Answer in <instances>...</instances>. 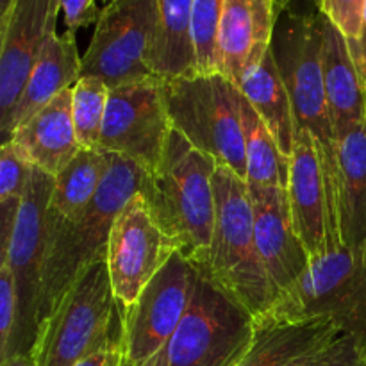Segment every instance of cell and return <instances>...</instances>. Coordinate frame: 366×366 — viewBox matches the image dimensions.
Wrapping results in <instances>:
<instances>
[{
	"label": "cell",
	"mask_w": 366,
	"mask_h": 366,
	"mask_svg": "<svg viewBox=\"0 0 366 366\" xmlns=\"http://www.w3.org/2000/svg\"><path fill=\"white\" fill-rule=\"evenodd\" d=\"M236 86L242 92V95L249 100L250 106L256 109L261 120L264 122L282 154L290 157L293 147H295L299 129H297L295 117H293L288 89H286L285 81L279 74L272 49L256 66L250 68L239 79Z\"/></svg>",
	"instance_id": "obj_22"
},
{
	"label": "cell",
	"mask_w": 366,
	"mask_h": 366,
	"mask_svg": "<svg viewBox=\"0 0 366 366\" xmlns=\"http://www.w3.org/2000/svg\"><path fill=\"white\" fill-rule=\"evenodd\" d=\"M156 38V0L111 2L100 11L81 77L100 79L107 88L159 79L152 70Z\"/></svg>",
	"instance_id": "obj_10"
},
{
	"label": "cell",
	"mask_w": 366,
	"mask_h": 366,
	"mask_svg": "<svg viewBox=\"0 0 366 366\" xmlns=\"http://www.w3.org/2000/svg\"><path fill=\"white\" fill-rule=\"evenodd\" d=\"M109 170V154L100 149H82L54 177L50 213L74 218L86 209L99 193Z\"/></svg>",
	"instance_id": "obj_26"
},
{
	"label": "cell",
	"mask_w": 366,
	"mask_h": 366,
	"mask_svg": "<svg viewBox=\"0 0 366 366\" xmlns=\"http://www.w3.org/2000/svg\"><path fill=\"white\" fill-rule=\"evenodd\" d=\"M61 0H13L0 16V125L9 118L46 38L57 31Z\"/></svg>",
	"instance_id": "obj_15"
},
{
	"label": "cell",
	"mask_w": 366,
	"mask_h": 366,
	"mask_svg": "<svg viewBox=\"0 0 366 366\" xmlns=\"http://www.w3.org/2000/svg\"><path fill=\"white\" fill-rule=\"evenodd\" d=\"M331 320L366 349V252L336 249L311 259L310 268L281 293L256 325Z\"/></svg>",
	"instance_id": "obj_6"
},
{
	"label": "cell",
	"mask_w": 366,
	"mask_h": 366,
	"mask_svg": "<svg viewBox=\"0 0 366 366\" xmlns=\"http://www.w3.org/2000/svg\"><path fill=\"white\" fill-rule=\"evenodd\" d=\"M342 331L331 320L256 325V338L238 366H286L335 342Z\"/></svg>",
	"instance_id": "obj_23"
},
{
	"label": "cell",
	"mask_w": 366,
	"mask_h": 366,
	"mask_svg": "<svg viewBox=\"0 0 366 366\" xmlns=\"http://www.w3.org/2000/svg\"><path fill=\"white\" fill-rule=\"evenodd\" d=\"M109 154V152H107ZM147 172L134 161L109 154V170L93 202L74 218L50 213L46 220L39 327L92 264L106 261L111 227L122 207L143 192Z\"/></svg>",
	"instance_id": "obj_1"
},
{
	"label": "cell",
	"mask_w": 366,
	"mask_h": 366,
	"mask_svg": "<svg viewBox=\"0 0 366 366\" xmlns=\"http://www.w3.org/2000/svg\"><path fill=\"white\" fill-rule=\"evenodd\" d=\"M52 192V175L32 168L13 234L6 249L2 250V263L7 264L13 274L18 295V322L9 347L0 357L2 361L18 354H34L39 335L46 220Z\"/></svg>",
	"instance_id": "obj_9"
},
{
	"label": "cell",
	"mask_w": 366,
	"mask_h": 366,
	"mask_svg": "<svg viewBox=\"0 0 366 366\" xmlns=\"http://www.w3.org/2000/svg\"><path fill=\"white\" fill-rule=\"evenodd\" d=\"M318 366H366V349L352 336L342 335L325 347Z\"/></svg>",
	"instance_id": "obj_32"
},
{
	"label": "cell",
	"mask_w": 366,
	"mask_h": 366,
	"mask_svg": "<svg viewBox=\"0 0 366 366\" xmlns=\"http://www.w3.org/2000/svg\"><path fill=\"white\" fill-rule=\"evenodd\" d=\"M125 360L124 347H113V349L100 350L93 356L86 357L75 366H122Z\"/></svg>",
	"instance_id": "obj_34"
},
{
	"label": "cell",
	"mask_w": 366,
	"mask_h": 366,
	"mask_svg": "<svg viewBox=\"0 0 366 366\" xmlns=\"http://www.w3.org/2000/svg\"><path fill=\"white\" fill-rule=\"evenodd\" d=\"M365 122H366V120H365Z\"/></svg>",
	"instance_id": "obj_42"
},
{
	"label": "cell",
	"mask_w": 366,
	"mask_h": 366,
	"mask_svg": "<svg viewBox=\"0 0 366 366\" xmlns=\"http://www.w3.org/2000/svg\"><path fill=\"white\" fill-rule=\"evenodd\" d=\"M365 6L366 0H320V11L345 36L347 43L360 38Z\"/></svg>",
	"instance_id": "obj_30"
},
{
	"label": "cell",
	"mask_w": 366,
	"mask_h": 366,
	"mask_svg": "<svg viewBox=\"0 0 366 366\" xmlns=\"http://www.w3.org/2000/svg\"><path fill=\"white\" fill-rule=\"evenodd\" d=\"M32 164L20 154L13 142H4L0 149V227H2V250L9 243L20 213L21 200L32 174Z\"/></svg>",
	"instance_id": "obj_27"
},
{
	"label": "cell",
	"mask_w": 366,
	"mask_h": 366,
	"mask_svg": "<svg viewBox=\"0 0 366 366\" xmlns=\"http://www.w3.org/2000/svg\"><path fill=\"white\" fill-rule=\"evenodd\" d=\"M124 347V307L106 261L82 272L39 327L36 366H75L100 350Z\"/></svg>",
	"instance_id": "obj_5"
},
{
	"label": "cell",
	"mask_w": 366,
	"mask_h": 366,
	"mask_svg": "<svg viewBox=\"0 0 366 366\" xmlns=\"http://www.w3.org/2000/svg\"><path fill=\"white\" fill-rule=\"evenodd\" d=\"M122 366H134V365H132L131 361L127 360V356H125V360H124V363H122Z\"/></svg>",
	"instance_id": "obj_40"
},
{
	"label": "cell",
	"mask_w": 366,
	"mask_h": 366,
	"mask_svg": "<svg viewBox=\"0 0 366 366\" xmlns=\"http://www.w3.org/2000/svg\"><path fill=\"white\" fill-rule=\"evenodd\" d=\"M71 99V88L64 89L9 136V142L32 167L52 177L84 149L75 131Z\"/></svg>",
	"instance_id": "obj_18"
},
{
	"label": "cell",
	"mask_w": 366,
	"mask_h": 366,
	"mask_svg": "<svg viewBox=\"0 0 366 366\" xmlns=\"http://www.w3.org/2000/svg\"><path fill=\"white\" fill-rule=\"evenodd\" d=\"M324 88L336 142L366 120V89L345 36L325 18Z\"/></svg>",
	"instance_id": "obj_20"
},
{
	"label": "cell",
	"mask_w": 366,
	"mask_h": 366,
	"mask_svg": "<svg viewBox=\"0 0 366 366\" xmlns=\"http://www.w3.org/2000/svg\"><path fill=\"white\" fill-rule=\"evenodd\" d=\"M254 338L252 315L199 272L181 325L143 366H238Z\"/></svg>",
	"instance_id": "obj_8"
},
{
	"label": "cell",
	"mask_w": 366,
	"mask_h": 366,
	"mask_svg": "<svg viewBox=\"0 0 366 366\" xmlns=\"http://www.w3.org/2000/svg\"><path fill=\"white\" fill-rule=\"evenodd\" d=\"M336 211L342 245L366 252V122L338 142Z\"/></svg>",
	"instance_id": "obj_21"
},
{
	"label": "cell",
	"mask_w": 366,
	"mask_h": 366,
	"mask_svg": "<svg viewBox=\"0 0 366 366\" xmlns=\"http://www.w3.org/2000/svg\"><path fill=\"white\" fill-rule=\"evenodd\" d=\"M217 168L213 157L172 129L159 167L147 174L142 192L157 224L197 270L207 264L213 239Z\"/></svg>",
	"instance_id": "obj_2"
},
{
	"label": "cell",
	"mask_w": 366,
	"mask_h": 366,
	"mask_svg": "<svg viewBox=\"0 0 366 366\" xmlns=\"http://www.w3.org/2000/svg\"><path fill=\"white\" fill-rule=\"evenodd\" d=\"M243 136H245L247 177L249 189L288 188L290 161L249 100L239 92Z\"/></svg>",
	"instance_id": "obj_25"
},
{
	"label": "cell",
	"mask_w": 366,
	"mask_h": 366,
	"mask_svg": "<svg viewBox=\"0 0 366 366\" xmlns=\"http://www.w3.org/2000/svg\"><path fill=\"white\" fill-rule=\"evenodd\" d=\"M2 366H36L34 354H18L2 361Z\"/></svg>",
	"instance_id": "obj_37"
},
{
	"label": "cell",
	"mask_w": 366,
	"mask_h": 366,
	"mask_svg": "<svg viewBox=\"0 0 366 366\" xmlns=\"http://www.w3.org/2000/svg\"><path fill=\"white\" fill-rule=\"evenodd\" d=\"M261 261L277 297L300 281L311 256L293 227L288 193L282 188L249 189Z\"/></svg>",
	"instance_id": "obj_16"
},
{
	"label": "cell",
	"mask_w": 366,
	"mask_h": 366,
	"mask_svg": "<svg viewBox=\"0 0 366 366\" xmlns=\"http://www.w3.org/2000/svg\"><path fill=\"white\" fill-rule=\"evenodd\" d=\"M179 249L161 229L142 193H136L114 218L106 264L122 307L138 299Z\"/></svg>",
	"instance_id": "obj_13"
},
{
	"label": "cell",
	"mask_w": 366,
	"mask_h": 366,
	"mask_svg": "<svg viewBox=\"0 0 366 366\" xmlns=\"http://www.w3.org/2000/svg\"><path fill=\"white\" fill-rule=\"evenodd\" d=\"M349 49L366 89V6L363 13V25H361V34L360 38H357V41L349 43Z\"/></svg>",
	"instance_id": "obj_35"
},
{
	"label": "cell",
	"mask_w": 366,
	"mask_h": 366,
	"mask_svg": "<svg viewBox=\"0 0 366 366\" xmlns=\"http://www.w3.org/2000/svg\"><path fill=\"white\" fill-rule=\"evenodd\" d=\"M71 109L77 138L84 149H100L109 88L97 77H81L71 88Z\"/></svg>",
	"instance_id": "obj_28"
},
{
	"label": "cell",
	"mask_w": 366,
	"mask_h": 366,
	"mask_svg": "<svg viewBox=\"0 0 366 366\" xmlns=\"http://www.w3.org/2000/svg\"><path fill=\"white\" fill-rule=\"evenodd\" d=\"M172 127L218 167L247 177L239 89L222 74H189L161 82Z\"/></svg>",
	"instance_id": "obj_7"
},
{
	"label": "cell",
	"mask_w": 366,
	"mask_h": 366,
	"mask_svg": "<svg viewBox=\"0 0 366 366\" xmlns=\"http://www.w3.org/2000/svg\"><path fill=\"white\" fill-rule=\"evenodd\" d=\"M331 345V343H329ZM327 347V345H325ZM325 347H322V349H315L311 350V352L304 354V356L297 357V360H293L292 363H288L286 366H318L320 365L322 357H324V350Z\"/></svg>",
	"instance_id": "obj_36"
},
{
	"label": "cell",
	"mask_w": 366,
	"mask_h": 366,
	"mask_svg": "<svg viewBox=\"0 0 366 366\" xmlns=\"http://www.w3.org/2000/svg\"><path fill=\"white\" fill-rule=\"evenodd\" d=\"M293 0H277V6H279V11H285L286 7H290V4H292Z\"/></svg>",
	"instance_id": "obj_39"
},
{
	"label": "cell",
	"mask_w": 366,
	"mask_h": 366,
	"mask_svg": "<svg viewBox=\"0 0 366 366\" xmlns=\"http://www.w3.org/2000/svg\"><path fill=\"white\" fill-rule=\"evenodd\" d=\"M18 322V295L9 267L0 263V357L6 354Z\"/></svg>",
	"instance_id": "obj_31"
},
{
	"label": "cell",
	"mask_w": 366,
	"mask_h": 366,
	"mask_svg": "<svg viewBox=\"0 0 366 366\" xmlns=\"http://www.w3.org/2000/svg\"><path fill=\"white\" fill-rule=\"evenodd\" d=\"M11 4H13V0H0V16H4L9 11Z\"/></svg>",
	"instance_id": "obj_38"
},
{
	"label": "cell",
	"mask_w": 366,
	"mask_h": 366,
	"mask_svg": "<svg viewBox=\"0 0 366 366\" xmlns=\"http://www.w3.org/2000/svg\"><path fill=\"white\" fill-rule=\"evenodd\" d=\"M157 38L152 70L161 81L197 74L192 38L193 0H156Z\"/></svg>",
	"instance_id": "obj_24"
},
{
	"label": "cell",
	"mask_w": 366,
	"mask_h": 366,
	"mask_svg": "<svg viewBox=\"0 0 366 366\" xmlns=\"http://www.w3.org/2000/svg\"><path fill=\"white\" fill-rule=\"evenodd\" d=\"M277 0H225L217 41V71L238 84L272 46Z\"/></svg>",
	"instance_id": "obj_17"
},
{
	"label": "cell",
	"mask_w": 366,
	"mask_h": 366,
	"mask_svg": "<svg viewBox=\"0 0 366 366\" xmlns=\"http://www.w3.org/2000/svg\"><path fill=\"white\" fill-rule=\"evenodd\" d=\"M66 31L75 34L81 27L97 24L100 11L95 0H61Z\"/></svg>",
	"instance_id": "obj_33"
},
{
	"label": "cell",
	"mask_w": 366,
	"mask_h": 366,
	"mask_svg": "<svg viewBox=\"0 0 366 366\" xmlns=\"http://www.w3.org/2000/svg\"><path fill=\"white\" fill-rule=\"evenodd\" d=\"M111 2H117V0H111Z\"/></svg>",
	"instance_id": "obj_41"
},
{
	"label": "cell",
	"mask_w": 366,
	"mask_h": 366,
	"mask_svg": "<svg viewBox=\"0 0 366 366\" xmlns=\"http://www.w3.org/2000/svg\"><path fill=\"white\" fill-rule=\"evenodd\" d=\"M199 270L181 252L174 254L138 299L124 307V352L134 366L152 360L181 325Z\"/></svg>",
	"instance_id": "obj_11"
},
{
	"label": "cell",
	"mask_w": 366,
	"mask_h": 366,
	"mask_svg": "<svg viewBox=\"0 0 366 366\" xmlns=\"http://www.w3.org/2000/svg\"><path fill=\"white\" fill-rule=\"evenodd\" d=\"M161 79L109 88L100 150L134 161L147 174L163 157L172 122Z\"/></svg>",
	"instance_id": "obj_12"
},
{
	"label": "cell",
	"mask_w": 366,
	"mask_h": 366,
	"mask_svg": "<svg viewBox=\"0 0 366 366\" xmlns=\"http://www.w3.org/2000/svg\"><path fill=\"white\" fill-rule=\"evenodd\" d=\"M324 27L325 14L320 7L317 13H299L286 7L279 13L270 49L292 100L297 129L307 131L317 142L329 200L338 222V142L324 88Z\"/></svg>",
	"instance_id": "obj_3"
},
{
	"label": "cell",
	"mask_w": 366,
	"mask_h": 366,
	"mask_svg": "<svg viewBox=\"0 0 366 366\" xmlns=\"http://www.w3.org/2000/svg\"><path fill=\"white\" fill-rule=\"evenodd\" d=\"M225 0H193L192 38L197 74L217 71V41Z\"/></svg>",
	"instance_id": "obj_29"
},
{
	"label": "cell",
	"mask_w": 366,
	"mask_h": 366,
	"mask_svg": "<svg viewBox=\"0 0 366 366\" xmlns=\"http://www.w3.org/2000/svg\"><path fill=\"white\" fill-rule=\"evenodd\" d=\"M288 202L293 227L311 259L342 249L338 222L332 213L317 142L307 131L297 132L288 157Z\"/></svg>",
	"instance_id": "obj_14"
},
{
	"label": "cell",
	"mask_w": 366,
	"mask_h": 366,
	"mask_svg": "<svg viewBox=\"0 0 366 366\" xmlns=\"http://www.w3.org/2000/svg\"><path fill=\"white\" fill-rule=\"evenodd\" d=\"M81 71L82 57L79 56L75 34L68 31L64 34H57V31L52 32L46 38L9 118L0 125L4 142H7L11 132L36 111L46 106L64 89L74 88L75 82L81 79Z\"/></svg>",
	"instance_id": "obj_19"
},
{
	"label": "cell",
	"mask_w": 366,
	"mask_h": 366,
	"mask_svg": "<svg viewBox=\"0 0 366 366\" xmlns=\"http://www.w3.org/2000/svg\"><path fill=\"white\" fill-rule=\"evenodd\" d=\"M217 220L207 264L199 270L254 317H263L277 299L256 245L249 186L231 168L214 172Z\"/></svg>",
	"instance_id": "obj_4"
}]
</instances>
